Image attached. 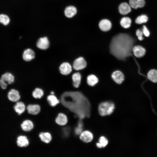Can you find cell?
<instances>
[{
  "instance_id": "cell-2",
  "label": "cell",
  "mask_w": 157,
  "mask_h": 157,
  "mask_svg": "<svg viewBox=\"0 0 157 157\" xmlns=\"http://www.w3.org/2000/svg\"><path fill=\"white\" fill-rule=\"evenodd\" d=\"M115 108V104L110 101L101 102L99 104L98 110L100 115L104 117L111 115Z\"/></svg>"
},
{
  "instance_id": "cell-23",
  "label": "cell",
  "mask_w": 157,
  "mask_h": 157,
  "mask_svg": "<svg viewBox=\"0 0 157 157\" xmlns=\"http://www.w3.org/2000/svg\"><path fill=\"white\" fill-rule=\"evenodd\" d=\"M87 81L88 84L89 86H93L98 83L99 79L96 75L91 74L87 76Z\"/></svg>"
},
{
  "instance_id": "cell-5",
  "label": "cell",
  "mask_w": 157,
  "mask_h": 157,
  "mask_svg": "<svg viewBox=\"0 0 157 157\" xmlns=\"http://www.w3.org/2000/svg\"><path fill=\"white\" fill-rule=\"evenodd\" d=\"M113 80L117 84H121L124 80V77L123 73L120 70H117L113 72L111 74Z\"/></svg>"
},
{
  "instance_id": "cell-17",
  "label": "cell",
  "mask_w": 157,
  "mask_h": 157,
  "mask_svg": "<svg viewBox=\"0 0 157 157\" xmlns=\"http://www.w3.org/2000/svg\"><path fill=\"white\" fill-rule=\"evenodd\" d=\"M22 129L25 131H31L34 127V124L31 120L26 119L24 121L21 125Z\"/></svg>"
},
{
  "instance_id": "cell-28",
  "label": "cell",
  "mask_w": 157,
  "mask_h": 157,
  "mask_svg": "<svg viewBox=\"0 0 157 157\" xmlns=\"http://www.w3.org/2000/svg\"><path fill=\"white\" fill-rule=\"evenodd\" d=\"M44 95L43 90L40 88H35L32 92L33 97L35 99H40Z\"/></svg>"
},
{
  "instance_id": "cell-10",
  "label": "cell",
  "mask_w": 157,
  "mask_h": 157,
  "mask_svg": "<svg viewBox=\"0 0 157 157\" xmlns=\"http://www.w3.org/2000/svg\"><path fill=\"white\" fill-rule=\"evenodd\" d=\"M26 109L28 113L29 114L33 115H36L38 114L40 112L41 108L39 105L30 104L27 106Z\"/></svg>"
},
{
  "instance_id": "cell-6",
  "label": "cell",
  "mask_w": 157,
  "mask_h": 157,
  "mask_svg": "<svg viewBox=\"0 0 157 157\" xmlns=\"http://www.w3.org/2000/svg\"><path fill=\"white\" fill-rule=\"evenodd\" d=\"M36 45L39 49L45 50L48 48L49 46V42L48 38L46 37L40 38L38 40Z\"/></svg>"
},
{
  "instance_id": "cell-20",
  "label": "cell",
  "mask_w": 157,
  "mask_h": 157,
  "mask_svg": "<svg viewBox=\"0 0 157 157\" xmlns=\"http://www.w3.org/2000/svg\"><path fill=\"white\" fill-rule=\"evenodd\" d=\"M145 4L144 0H129V4L131 8L135 9L143 7Z\"/></svg>"
},
{
  "instance_id": "cell-3",
  "label": "cell",
  "mask_w": 157,
  "mask_h": 157,
  "mask_svg": "<svg viewBox=\"0 0 157 157\" xmlns=\"http://www.w3.org/2000/svg\"><path fill=\"white\" fill-rule=\"evenodd\" d=\"M87 65V62L84 58L83 57H80L74 60L73 67L75 70H79L85 69Z\"/></svg>"
},
{
  "instance_id": "cell-29",
  "label": "cell",
  "mask_w": 157,
  "mask_h": 157,
  "mask_svg": "<svg viewBox=\"0 0 157 157\" xmlns=\"http://www.w3.org/2000/svg\"><path fill=\"white\" fill-rule=\"evenodd\" d=\"M148 20V17L145 15H142L138 17L135 20V22L138 24L145 23Z\"/></svg>"
},
{
  "instance_id": "cell-8",
  "label": "cell",
  "mask_w": 157,
  "mask_h": 157,
  "mask_svg": "<svg viewBox=\"0 0 157 157\" xmlns=\"http://www.w3.org/2000/svg\"><path fill=\"white\" fill-rule=\"evenodd\" d=\"M60 73L64 75L69 74L72 71V68L70 64L67 62H64L61 64L59 67Z\"/></svg>"
},
{
  "instance_id": "cell-13",
  "label": "cell",
  "mask_w": 157,
  "mask_h": 157,
  "mask_svg": "<svg viewBox=\"0 0 157 157\" xmlns=\"http://www.w3.org/2000/svg\"><path fill=\"white\" fill-rule=\"evenodd\" d=\"M35 57L34 51L30 49L25 50L23 53L22 57L23 60L26 61H29L34 59Z\"/></svg>"
},
{
  "instance_id": "cell-11",
  "label": "cell",
  "mask_w": 157,
  "mask_h": 157,
  "mask_svg": "<svg viewBox=\"0 0 157 157\" xmlns=\"http://www.w3.org/2000/svg\"><path fill=\"white\" fill-rule=\"evenodd\" d=\"M55 122L58 125L64 126L68 122V119L67 116L64 113H59L55 119Z\"/></svg>"
},
{
  "instance_id": "cell-18",
  "label": "cell",
  "mask_w": 157,
  "mask_h": 157,
  "mask_svg": "<svg viewBox=\"0 0 157 157\" xmlns=\"http://www.w3.org/2000/svg\"><path fill=\"white\" fill-rule=\"evenodd\" d=\"M72 83L73 86L75 88H78L81 83V76L78 72L74 73L72 76Z\"/></svg>"
},
{
  "instance_id": "cell-25",
  "label": "cell",
  "mask_w": 157,
  "mask_h": 157,
  "mask_svg": "<svg viewBox=\"0 0 157 157\" xmlns=\"http://www.w3.org/2000/svg\"><path fill=\"white\" fill-rule=\"evenodd\" d=\"M47 99L50 106L54 107L59 103V100L53 94H51L47 96Z\"/></svg>"
},
{
  "instance_id": "cell-27",
  "label": "cell",
  "mask_w": 157,
  "mask_h": 157,
  "mask_svg": "<svg viewBox=\"0 0 157 157\" xmlns=\"http://www.w3.org/2000/svg\"><path fill=\"white\" fill-rule=\"evenodd\" d=\"M147 77L152 82H157V70L153 69L150 70L148 73Z\"/></svg>"
},
{
  "instance_id": "cell-1",
  "label": "cell",
  "mask_w": 157,
  "mask_h": 157,
  "mask_svg": "<svg viewBox=\"0 0 157 157\" xmlns=\"http://www.w3.org/2000/svg\"><path fill=\"white\" fill-rule=\"evenodd\" d=\"M134 41L128 34L120 33L114 36L109 46L110 53L117 59L124 60L131 55Z\"/></svg>"
},
{
  "instance_id": "cell-31",
  "label": "cell",
  "mask_w": 157,
  "mask_h": 157,
  "mask_svg": "<svg viewBox=\"0 0 157 157\" xmlns=\"http://www.w3.org/2000/svg\"><path fill=\"white\" fill-rule=\"evenodd\" d=\"M136 34L138 39L140 40H142L143 39L142 35L143 34L142 30L138 29L136 31Z\"/></svg>"
},
{
  "instance_id": "cell-16",
  "label": "cell",
  "mask_w": 157,
  "mask_h": 157,
  "mask_svg": "<svg viewBox=\"0 0 157 157\" xmlns=\"http://www.w3.org/2000/svg\"><path fill=\"white\" fill-rule=\"evenodd\" d=\"M1 79L3 80L8 84L13 83L15 81V77L11 73L6 72L3 74L1 76Z\"/></svg>"
},
{
  "instance_id": "cell-4",
  "label": "cell",
  "mask_w": 157,
  "mask_h": 157,
  "mask_svg": "<svg viewBox=\"0 0 157 157\" xmlns=\"http://www.w3.org/2000/svg\"><path fill=\"white\" fill-rule=\"evenodd\" d=\"M79 135L80 140L85 143L91 142L94 138L92 133L88 130L83 131Z\"/></svg>"
},
{
  "instance_id": "cell-32",
  "label": "cell",
  "mask_w": 157,
  "mask_h": 157,
  "mask_svg": "<svg viewBox=\"0 0 157 157\" xmlns=\"http://www.w3.org/2000/svg\"><path fill=\"white\" fill-rule=\"evenodd\" d=\"M142 31L143 34L145 36L147 37L149 36L150 35V32L146 26H143Z\"/></svg>"
},
{
  "instance_id": "cell-33",
  "label": "cell",
  "mask_w": 157,
  "mask_h": 157,
  "mask_svg": "<svg viewBox=\"0 0 157 157\" xmlns=\"http://www.w3.org/2000/svg\"><path fill=\"white\" fill-rule=\"evenodd\" d=\"M8 84L1 79H0V86L3 89H6Z\"/></svg>"
},
{
  "instance_id": "cell-24",
  "label": "cell",
  "mask_w": 157,
  "mask_h": 157,
  "mask_svg": "<svg viewBox=\"0 0 157 157\" xmlns=\"http://www.w3.org/2000/svg\"><path fill=\"white\" fill-rule=\"evenodd\" d=\"M108 141L106 137L101 136L99 139L98 142L96 144L97 147L99 148L106 147L108 144Z\"/></svg>"
},
{
  "instance_id": "cell-30",
  "label": "cell",
  "mask_w": 157,
  "mask_h": 157,
  "mask_svg": "<svg viewBox=\"0 0 157 157\" xmlns=\"http://www.w3.org/2000/svg\"><path fill=\"white\" fill-rule=\"evenodd\" d=\"M10 22V19L8 15L4 14L0 15V23L4 25H7Z\"/></svg>"
},
{
  "instance_id": "cell-15",
  "label": "cell",
  "mask_w": 157,
  "mask_h": 157,
  "mask_svg": "<svg viewBox=\"0 0 157 157\" xmlns=\"http://www.w3.org/2000/svg\"><path fill=\"white\" fill-rule=\"evenodd\" d=\"M17 144L20 147H25L29 145V141L26 136L20 135L17 138Z\"/></svg>"
},
{
  "instance_id": "cell-22",
  "label": "cell",
  "mask_w": 157,
  "mask_h": 157,
  "mask_svg": "<svg viewBox=\"0 0 157 157\" xmlns=\"http://www.w3.org/2000/svg\"><path fill=\"white\" fill-rule=\"evenodd\" d=\"M41 140L46 143H49L52 140V136L51 134L47 132H41L39 135Z\"/></svg>"
},
{
  "instance_id": "cell-7",
  "label": "cell",
  "mask_w": 157,
  "mask_h": 157,
  "mask_svg": "<svg viewBox=\"0 0 157 157\" xmlns=\"http://www.w3.org/2000/svg\"><path fill=\"white\" fill-rule=\"evenodd\" d=\"M7 96L8 99L12 102L17 101L20 98L19 92L14 89H11L9 91Z\"/></svg>"
},
{
  "instance_id": "cell-26",
  "label": "cell",
  "mask_w": 157,
  "mask_h": 157,
  "mask_svg": "<svg viewBox=\"0 0 157 157\" xmlns=\"http://www.w3.org/2000/svg\"><path fill=\"white\" fill-rule=\"evenodd\" d=\"M131 20L128 17H124L122 18L120 21L121 25L125 28H129L131 26Z\"/></svg>"
},
{
  "instance_id": "cell-9",
  "label": "cell",
  "mask_w": 157,
  "mask_h": 157,
  "mask_svg": "<svg viewBox=\"0 0 157 157\" xmlns=\"http://www.w3.org/2000/svg\"><path fill=\"white\" fill-rule=\"evenodd\" d=\"M99 26L100 29L101 31H107L111 29L112 24L110 21L104 19L101 20L99 22Z\"/></svg>"
},
{
  "instance_id": "cell-21",
  "label": "cell",
  "mask_w": 157,
  "mask_h": 157,
  "mask_svg": "<svg viewBox=\"0 0 157 157\" xmlns=\"http://www.w3.org/2000/svg\"><path fill=\"white\" fill-rule=\"evenodd\" d=\"M14 108L15 112L18 115H20L25 111L26 106L23 102L18 101L14 106Z\"/></svg>"
},
{
  "instance_id": "cell-12",
  "label": "cell",
  "mask_w": 157,
  "mask_h": 157,
  "mask_svg": "<svg viewBox=\"0 0 157 157\" xmlns=\"http://www.w3.org/2000/svg\"><path fill=\"white\" fill-rule=\"evenodd\" d=\"M134 56L138 58L143 57L145 54V49L140 45H137L133 47L132 50Z\"/></svg>"
},
{
  "instance_id": "cell-19",
  "label": "cell",
  "mask_w": 157,
  "mask_h": 157,
  "mask_svg": "<svg viewBox=\"0 0 157 157\" xmlns=\"http://www.w3.org/2000/svg\"><path fill=\"white\" fill-rule=\"evenodd\" d=\"M77 13L76 8L73 6H69L65 9L64 13L65 16L68 18H72Z\"/></svg>"
},
{
  "instance_id": "cell-14",
  "label": "cell",
  "mask_w": 157,
  "mask_h": 157,
  "mask_svg": "<svg viewBox=\"0 0 157 157\" xmlns=\"http://www.w3.org/2000/svg\"><path fill=\"white\" fill-rule=\"evenodd\" d=\"M119 11L121 15H126L131 12V7L128 3L123 2L120 4L119 6Z\"/></svg>"
}]
</instances>
